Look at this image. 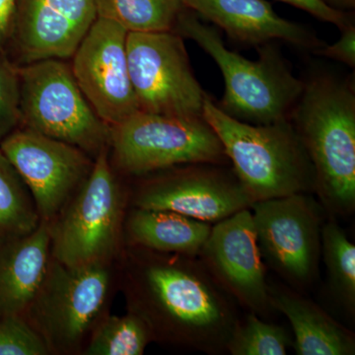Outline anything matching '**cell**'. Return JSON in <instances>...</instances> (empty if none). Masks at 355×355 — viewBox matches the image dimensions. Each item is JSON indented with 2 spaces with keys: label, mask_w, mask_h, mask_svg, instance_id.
<instances>
[{
  "label": "cell",
  "mask_w": 355,
  "mask_h": 355,
  "mask_svg": "<svg viewBox=\"0 0 355 355\" xmlns=\"http://www.w3.org/2000/svg\"><path fill=\"white\" fill-rule=\"evenodd\" d=\"M119 279L127 311L146 324L153 343L226 352L240 319L235 300L198 257L125 247Z\"/></svg>",
  "instance_id": "cell-1"
},
{
  "label": "cell",
  "mask_w": 355,
  "mask_h": 355,
  "mask_svg": "<svg viewBox=\"0 0 355 355\" xmlns=\"http://www.w3.org/2000/svg\"><path fill=\"white\" fill-rule=\"evenodd\" d=\"M291 121L312 163L320 202L334 216H350L355 209L354 89L328 76L304 83Z\"/></svg>",
  "instance_id": "cell-2"
},
{
  "label": "cell",
  "mask_w": 355,
  "mask_h": 355,
  "mask_svg": "<svg viewBox=\"0 0 355 355\" xmlns=\"http://www.w3.org/2000/svg\"><path fill=\"white\" fill-rule=\"evenodd\" d=\"M173 31L193 40L218 65L224 79V95L217 106L236 120L252 125H270L291 119L302 94L304 83L293 76L272 44L259 49L260 58L250 60L226 48L220 34L186 8Z\"/></svg>",
  "instance_id": "cell-3"
},
{
  "label": "cell",
  "mask_w": 355,
  "mask_h": 355,
  "mask_svg": "<svg viewBox=\"0 0 355 355\" xmlns=\"http://www.w3.org/2000/svg\"><path fill=\"white\" fill-rule=\"evenodd\" d=\"M119 261L69 266L50 259L24 319L49 355H84L91 336L120 292Z\"/></svg>",
  "instance_id": "cell-4"
},
{
  "label": "cell",
  "mask_w": 355,
  "mask_h": 355,
  "mask_svg": "<svg viewBox=\"0 0 355 355\" xmlns=\"http://www.w3.org/2000/svg\"><path fill=\"white\" fill-rule=\"evenodd\" d=\"M202 116L254 202L315 191L309 156L291 119L252 125L224 113L207 95Z\"/></svg>",
  "instance_id": "cell-5"
},
{
  "label": "cell",
  "mask_w": 355,
  "mask_h": 355,
  "mask_svg": "<svg viewBox=\"0 0 355 355\" xmlns=\"http://www.w3.org/2000/svg\"><path fill=\"white\" fill-rule=\"evenodd\" d=\"M128 209V179L114 169L104 149L85 183L46 223L51 258L77 268L116 263L125 248Z\"/></svg>",
  "instance_id": "cell-6"
},
{
  "label": "cell",
  "mask_w": 355,
  "mask_h": 355,
  "mask_svg": "<svg viewBox=\"0 0 355 355\" xmlns=\"http://www.w3.org/2000/svg\"><path fill=\"white\" fill-rule=\"evenodd\" d=\"M109 158L130 179L174 167L209 163L225 165L220 139L202 116H176L139 111L110 127Z\"/></svg>",
  "instance_id": "cell-7"
},
{
  "label": "cell",
  "mask_w": 355,
  "mask_h": 355,
  "mask_svg": "<svg viewBox=\"0 0 355 355\" xmlns=\"http://www.w3.org/2000/svg\"><path fill=\"white\" fill-rule=\"evenodd\" d=\"M21 125L83 149L96 158L109 148L110 127L90 106L65 60L18 67Z\"/></svg>",
  "instance_id": "cell-8"
},
{
  "label": "cell",
  "mask_w": 355,
  "mask_h": 355,
  "mask_svg": "<svg viewBox=\"0 0 355 355\" xmlns=\"http://www.w3.org/2000/svg\"><path fill=\"white\" fill-rule=\"evenodd\" d=\"M128 182L130 207L172 210L207 223L251 209L254 202L233 169L225 165L174 166Z\"/></svg>",
  "instance_id": "cell-9"
},
{
  "label": "cell",
  "mask_w": 355,
  "mask_h": 355,
  "mask_svg": "<svg viewBox=\"0 0 355 355\" xmlns=\"http://www.w3.org/2000/svg\"><path fill=\"white\" fill-rule=\"evenodd\" d=\"M251 211L263 260L291 286H312L322 257L321 205L300 193L259 200Z\"/></svg>",
  "instance_id": "cell-10"
},
{
  "label": "cell",
  "mask_w": 355,
  "mask_h": 355,
  "mask_svg": "<svg viewBox=\"0 0 355 355\" xmlns=\"http://www.w3.org/2000/svg\"><path fill=\"white\" fill-rule=\"evenodd\" d=\"M128 70L139 111L202 116L203 92L183 37L174 31L128 33Z\"/></svg>",
  "instance_id": "cell-11"
},
{
  "label": "cell",
  "mask_w": 355,
  "mask_h": 355,
  "mask_svg": "<svg viewBox=\"0 0 355 355\" xmlns=\"http://www.w3.org/2000/svg\"><path fill=\"white\" fill-rule=\"evenodd\" d=\"M0 150L31 191L41 222L50 223L90 176L95 158L83 149L22 127Z\"/></svg>",
  "instance_id": "cell-12"
},
{
  "label": "cell",
  "mask_w": 355,
  "mask_h": 355,
  "mask_svg": "<svg viewBox=\"0 0 355 355\" xmlns=\"http://www.w3.org/2000/svg\"><path fill=\"white\" fill-rule=\"evenodd\" d=\"M125 28L97 17L72 55V73L83 95L109 127L139 111L128 70Z\"/></svg>",
  "instance_id": "cell-13"
},
{
  "label": "cell",
  "mask_w": 355,
  "mask_h": 355,
  "mask_svg": "<svg viewBox=\"0 0 355 355\" xmlns=\"http://www.w3.org/2000/svg\"><path fill=\"white\" fill-rule=\"evenodd\" d=\"M198 258L217 284L249 312L266 318L275 311L251 209L212 225Z\"/></svg>",
  "instance_id": "cell-14"
},
{
  "label": "cell",
  "mask_w": 355,
  "mask_h": 355,
  "mask_svg": "<svg viewBox=\"0 0 355 355\" xmlns=\"http://www.w3.org/2000/svg\"><path fill=\"white\" fill-rule=\"evenodd\" d=\"M96 0H17L7 57L17 65L69 60L97 19Z\"/></svg>",
  "instance_id": "cell-15"
},
{
  "label": "cell",
  "mask_w": 355,
  "mask_h": 355,
  "mask_svg": "<svg viewBox=\"0 0 355 355\" xmlns=\"http://www.w3.org/2000/svg\"><path fill=\"white\" fill-rule=\"evenodd\" d=\"M184 3L239 43L260 46L282 40L315 51L324 46L302 25L277 15L266 0H184Z\"/></svg>",
  "instance_id": "cell-16"
},
{
  "label": "cell",
  "mask_w": 355,
  "mask_h": 355,
  "mask_svg": "<svg viewBox=\"0 0 355 355\" xmlns=\"http://www.w3.org/2000/svg\"><path fill=\"white\" fill-rule=\"evenodd\" d=\"M48 225L0 247V321L24 317L51 259Z\"/></svg>",
  "instance_id": "cell-17"
},
{
  "label": "cell",
  "mask_w": 355,
  "mask_h": 355,
  "mask_svg": "<svg viewBox=\"0 0 355 355\" xmlns=\"http://www.w3.org/2000/svg\"><path fill=\"white\" fill-rule=\"evenodd\" d=\"M270 304L291 322L298 355H354L355 335L294 289L270 284Z\"/></svg>",
  "instance_id": "cell-18"
},
{
  "label": "cell",
  "mask_w": 355,
  "mask_h": 355,
  "mask_svg": "<svg viewBox=\"0 0 355 355\" xmlns=\"http://www.w3.org/2000/svg\"><path fill=\"white\" fill-rule=\"evenodd\" d=\"M211 228V223L172 210L130 207L123 237L125 247L198 257Z\"/></svg>",
  "instance_id": "cell-19"
},
{
  "label": "cell",
  "mask_w": 355,
  "mask_h": 355,
  "mask_svg": "<svg viewBox=\"0 0 355 355\" xmlns=\"http://www.w3.org/2000/svg\"><path fill=\"white\" fill-rule=\"evenodd\" d=\"M40 223L31 191L0 150V247L29 235Z\"/></svg>",
  "instance_id": "cell-20"
},
{
  "label": "cell",
  "mask_w": 355,
  "mask_h": 355,
  "mask_svg": "<svg viewBox=\"0 0 355 355\" xmlns=\"http://www.w3.org/2000/svg\"><path fill=\"white\" fill-rule=\"evenodd\" d=\"M97 16L113 21L128 33L174 30L184 0H96Z\"/></svg>",
  "instance_id": "cell-21"
},
{
  "label": "cell",
  "mask_w": 355,
  "mask_h": 355,
  "mask_svg": "<svg viewBox=\"0 0 355 355\" xmlns=\"http://www.w3.org/2000/svg\"><path fill=\"white\" fill-rule=\"evenodd\" d=\"M322 257L331 293L340 306L354 316L355 312V246L335 220L322 227Z\"/></svg>",
  "instance_id": "cell-22"
},
{
  "label": "cell",
  "mask_w": 355,
  "mask_h": 355,
  "mask_svg": "<svg viewBox=\"0 0 355 355\" xmlns=\"http://www.w3.org/2000/svg\"><path fill=\"white\" fill-rule=\"evenodd\" d=\"M153 343L146 324L132 312H112L96 328L84 355H142Z\"/></svg>",
  "instance_id": "cell-23"
},
{
  "label": "cell",
  "mask_w": 355,
  "mask_h": 355,
  "mask_svg": "<svg viewBox=\"0 0 355 355\" xmlns=\"http://www.w3.org/2000/svg\"><path fill=\"white\" fill-rule=\"evenodd\" d=\"M292 345L293 340L282 327L263 321L250 312L236 324L226 352L231 355H286Z\"/></svg>",
  "instance_id": "cell-24"
},
{
  "label": "cell",
  "mask_w": 355,
  "mask_h": 355,
  "mask_svg": "<svg viewBox=\"0 0 355 355\" xmlns=\"http://www.w3.org/2000/svg\"><path fill=\"white\" fill-rule=\"evenodd\" d=\"M21 125L18 67L0 53V144Z\"/></svg>",
  "instance_id": "cell-25"
},
{
  "label": "cell",
  "mask_w": 355,
  "mask_h": 355,
  "mask_svg": "<svg viewBox=\"0 0 355 355\" xmlns=\"http://www.w3.org/2000/svg\"><path fill=\"white\" fill-rule=\"evenodd\" d=\"M0 355H49V352L24 317H11L0 321Z\"/></svg>",
  "instance_id": "cell-26"
},
{
  "label": "cell",
  "mask_w": 355,
  "mask_h": 355,
  "mask_svg": "<svg viewBox=\"0 0 355 355\" xmlns=\"http://www.w3.org/2000/svg\"><path fill=\"white\" fill-rule=\"evenodd\" d=\"M284 3L301 9L316 17L317 19L324 22L331 23L340 28L345 29L350 24L349 17L345 11L338 10L329 6L324 0H279Z\"/></svg>",
  "instance_id": "cell-27"
},
{
  "label": "cell",
  "mask_w": 355,
  "mask_h": 355,
  "mask_svg": "<svg viewBox=\"0 0 355 355\" xmlns=\"http://www.w3.org/2000/svg\"><path fill=\"white\" fill-rule=\"evenodd\" d=\"M340 38L335 44L317 49L318 55L338 60L349 67H355V27L349 24L342 30Z\"/></svg>",
  "instance_id": "cell-28"
},
{
  "label": "cell",
  "mask_w": 355,
  "mask_h": 355,
  "mask_svg": "<svg viewBox=\"0 0 355 355\" xmlns=\"http://www.w3.org/2000/svg\"><path fill=\"white\" fill-rule=\"evenodd\" d=\"M17 0H0V53L7 55L15 28Z\"/></svg>",
  "instance_id": "cell-29"
},
{
  "label": "cell",
  "mask_w": 355,
  "mask_h": 355,
  "mask_svg": "<svg viewBox=\"0 0 355 355\" xmlns=\"http://www.w3.org/2000/svg\"><path fill=\"white\" fill-rule=\"evenodd\" d=\"M329 6L338 10H345V9H354L355 6V0H324Z\"/></svg>",
  "instance_id": "cell-30"
}]
</instances>
